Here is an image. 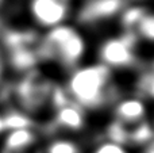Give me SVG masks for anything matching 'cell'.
Returning a JSON list of instances; mask_svg holds the SVG:
<instances>
[{"label":"cell","mask_w":154,"mask_h":153,"mask_svg":"<svg viewBox=\"0 0 154 153\" xmlns=\"http://www.w3.org/2000/svg\"><path fill=\"white\" fill-rule=\"evenodd\" d=\"M66 94L80 108H99L114 98L111 69L103 64L87 65L72 70Z\"/></svg>","instance_id":"1"},{"label":"cell","mask_w":154,"mask_h":153,"mask_svg":"<svg viewBox=\"0 0 154 153\" xmlns=\"http://www.w3.org/2000/svg\"><path fill=\"white\" fill-rule=\"evenodd\" d=\"M38 53L48 61L57 62L60 67L73 70L84 57L85 42L76 29L60 24L49 29L48 34L41 41Z\"/></svg>","instance_id":"2"},{"label":"cell","mask_w":154,"mask_h":153,"mask_svg":"<svg viewBox=\"0 0 154 153\" xmlns=\"http://www.w3.org/2000/svg\"><path fill=\"white\" fill-rule=\"evenodd\" d=\"M99 56L107 68H127L135 62V37L133 34L114 37L104 41Z\"/></svg>","instance_id":"3"},{"label":"cell","mask_w":154,"mask_h":153,"mask_svg":"<svg viewBox=\"0 0 154 153\" xmlns=\"http://www.w3.org/2000/svg\"><path fill=\"white\" fill-rule=\"evenodd\" d=\"M29 11L38 26L53 29L65 20L69 0H29Z\"/></svg>","instance_id":"4"},{"label":"cell","mask_w":154,"mask_h":153,"mask_svg":"<svg viewBox=\"0 0 154 153\" xmlns=\"http://www.w3.org/2000/svg\"><path fill=\"white\" fill-rule=\"evenodd\" d=\"M146 114L145 105L139 99L131 98L120 102L115 108V123L119 125L120 127H134L137 125L143 123V118Z\"/></svg>","instance_id":"5"},{"label":"cell","mask_w":154,"mask_h":153,"mask_svg":"<svg viewBox=\"0 0 154 153\" xmlns=\"http://www.w3.org/2000/svg\"><path fill=\"white\" fill-rule=\"evenodd\" d=\"M126 0H89L84 5L80 19L84 22H97L111 18L125 7Z\"/></svg>","instance_id":"6"},{"label":"cell","mask_w":154,"mask_h":153,"mask_svg":"<svg viewBox=\"0 0 154 153\" xmlns=\"http://www.w3.org/2000/svg\"><path fill=\"white\" fill-rule=\"evenodd\" d=\"M54 125L66 130H80L84 126V113L75 103L66 100L57 107Z\"/></svg>","instance_id":"7"},{"label":"cell","mask_w":154,"mask_h":153,"mask_svg":"<svg viewBox=\"0 0 154 153\" xmlns=\"http://www.w3.org/2000/svg\"><path fill=\"white\" fill-rule=\"evenodd\" d=\"M133 27H135L138 34L145 39L154 41V14H147L145 11Z\"/></svg>","instance_id":"8"},{"label":"cell","mask_w":154,"mask_h":153,"mask_svg":"<svg viewBox=\"0 0 154 153\" xmlns=\"http://www.w3.org/2000/svg\"><path fill=\"white\" fill-rule=\"evenodd\" d=\"M46 153H80V148L73 141L54 140L48 145Z\"/></svg>","instance_id":"9"},{"label":"cell","mask_w":154,"mask_h":153,"mask_svg":"<svg viewBox=\"0 0 154 153\" xmlns=\"http://www.w3.org/2000/svg\"><path fill=\"white\" fill-rule=\"evenodd\" d=\"M92 153H127V151L120 144L114 142V141H107L96 146Z\"/></svg>","instance_id":"10"},{"label":"cell","mask_w":154,"mask_h":153,"mask_svg":"<svg viewBox=\"0 0 154 153\" xmlns=\"http://www.w3.org/2000/svg\"><path fill=\"white\" fill-rule=\"evenodd\" d=\"M5 64H7V60H5V50L2 46V43H0V86H2L3 80H4Z\"/></svg>","instance_id":"11"},{"label":"cell","mask_w":154,"mask_h":153,"mask_svg":"<svg viewBox=\"0 0 154 153\" xmlns=\"http://www.w3.org/2000/svg\"><path fill=\"white\" fill-rule=\"evenodd\" d=\"M146 153H154V144H152V145L147 146V151Z\"/></svg>","instance_id":"12"},{"label":"cell","mask_w":154,"mask_h":153,"mask_svg":"<svg viewBox=\"0 0 154 153\" xmlns=\"http://www.w3.org/2000/svg\"><path fill=\"white\" fill-rule=\"evenodd\" d=\"M4 2H5V0H0V7L3 5V3H4Z\"/></svg>","instance_id":"13"}]
</instances>
